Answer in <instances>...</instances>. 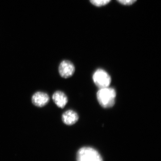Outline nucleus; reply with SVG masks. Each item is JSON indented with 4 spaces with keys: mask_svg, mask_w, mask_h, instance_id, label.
I'll return each instance as SVG.
<instances>
[{
    "mask_svg": "<svg viewBox=\"0 0 161 161\" xmlns=\"http://www.w3.org/2000/svg\"><path fill=\"white\" fill-rule=\"evenodd\" d=\"M94 83L99 89L109 86L111 82V77L104 70L98 69L95 71L93 76Z\"/></svg>",
    "mask_w": 161,
    "mask_h": 161,
    "instance_id": "nucleus-3",
    "label": "nucleus"
},
{
    "mask_svg": "<svg viewBox=\"0 0 161 161\" xmlns=\"http://www.w3.org/2000/svg\"><path fill=\"white\" fill-rule=\"evenodd\" d=\"M111 1V0H90V2L93 5L99 7L107 5Z\"/></svg>",
    "mask_w": 161,
    "mask_h": 161,
    "instance_id": "nucleus-8",
    "label": "nucleus"
},
{
    "mask_svg": "<svg viewBox=\"0 0 161 161\" xmlns=\"http://www.w3.org/2000/svg\"><path fill=\"white\" fill-rule=\"evenodd\" d=\"M79 119L78 114L73 110H69L63 113L62 120L64 123L67 125H72L78 121Z\"/></svg>",
    "mask_w": 161,
    "mask_h": 161,
    "instance_id": "nucleus-6",
    "label": "nucleus"
},
{
    "mask_svg": "<svg viewBox=\"0 0 161 161\" xmlns=\"http://www.w3.org/2000/svg\"><path fill=\"white\" fill-rule=\"evenodd\" d=\"M119 3L124 5L130 6L136 2V0H117Z\"/></svg>",
    "mask_w": 161,
    "mask_h": 161,
    "instance_id": "nucleus-9",
    "label": "nucleus"
},
{
    "mask_svg": "<svg viewBox=\"0 0 161 161\" xmlns=\"http://www.w3.org/2000/svg\"><path fill=\"white\" fill-rule=\"evenodd\" d=\"M52 98L56 105L61 108H63L68 101L66 95L61 91H57L54 92Z\"/></svg>",
    "mask_w": 161,
    "mask_h": 161,
    "instance_id": "nucleus-7",
    "label": "nucleus"
},
{
    "mask_svg": "<svg viewBox=\"0 0 161 161\" xmlns=\"http://www.w3.org/2000/svg\"><path fill=\"white\" fill-rule=\"evenodd\" d=\"M49 95L45 92H38L35 93L31 98V101L35 106L40 108L44 107L49 102Z\"/></svg>",
    "mask_w": 161,
    "mask_h": 161,
    "instance_id": "nucleus-5",
    "label": "nucleus"
},
{
    "mask_svg": "<svg viewBox=\"0 0 161 161\" xmlns=\"http://www.w3.org/2000/svg\"><path fill=\"white\" fill-rule=\"evenodd\" d=\"M77 161H103L99 153L94 148L84 147L78 150Z\"/></svg>",
    "mask_w": 161,
    "mask_h": 161,
    "instance_id": "nucleus-2",
    "label": "nucleus"
},
{
    "mask_svg": "<svg viewBox=\"0 0 161 161\" xmlns=\"http://www.w3.org/2000/svg\"><path fill=\"white\" fill-rule=\"evenodd\" d=\"M116 92L112 88L99 89L97 93V98L99 103L104 108H111L115 103Z\"/></svg>",
    "mask_w": 161,
    "mask_h": 161,
    "instance_id": "nucleus-1",
    "label": "nucleus"
},
{
    "mask_svg": "<svg viewBox=\"0 0 161 161\" xmlns=\"http://www.w3.org/2000/svg\"><path fill=\"white\" fill-rule=\"evenodd\" d=\"M58 70L61 77L67 78L74 75L75 72V67L69 60H64L60 63Z\"/></svg>",
    "mask_w": 161,
    "mask_h": 161,
    "instance_id": "nucleus-4",
    "label": "nucleus"
}]
</instances>
